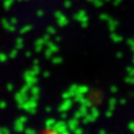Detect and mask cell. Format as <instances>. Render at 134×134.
Instances as JSON below:
<instances>
[{
	"instance_id": "6da1fadb",
	"label": "cell",
	"mask_w": 134,
	"mask_h": 134,
	"mask_svg": "<svg viewBox=\"0 0 134 134\" xmlns=\"http://www.w3.org/2000/svg\"><path fill=\"white\" fill-rule=\"evenodd\" d=\"M33 134H65L62 130H60L57 127H52V126H49V127H45L42 128L41 130H39L37 132H35Z\"/></svg>"
}]
</instances>
